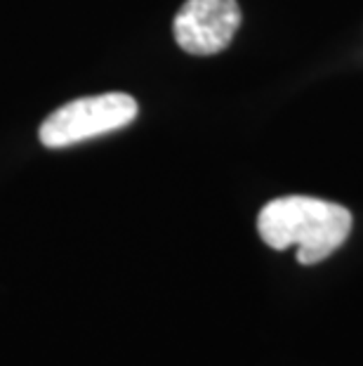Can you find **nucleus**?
<instances>
[{
    "mask_svg": "<svg viewBox=\"0 0 363 366\" xmlns=\"http://www.w3.org/2000/svg\"><path fill=\"white\" fill-rule=\"evenodd\" d=\"M257 232L274 248H297V260L316 264L344 244L352 232V213L344 206L314 197L274 199L260 210Z\"/></svg>",
    "mask_w": 363,
    "mask_h": 366,
    "instance_id": "nucleus-1",
    "label": "nucleus"
},
{
    "mask_svg": "<svg viewBox=\"0 0 363 366\" xmlns=\"http://www.w3.org/2000/svg\"><path fill=\"white\" fill-rule=\"evenodd\" d=\"M137 119V102L126 92H104L81 97L55 109L41 126V142L48 149H61L85 139L126 128Z\"/></svg>",
    "mask_w": 363,
    "mask_h": 366,
    "instance_id": "nucleus-2",
    "label": "nucleus"
},
{
    "mask_svg": "<svg viewBox=\"0 0 363 366\" xmlns=\"http://www.w3.org/2000/svg\"><path fill=\"white\" fill-rule=\"evenodd\" d=\"M241 19L236 0H187L175 17L173 34L184 52L208 57L229 48Z\"/></svg>",
    "mask_w": 363,
    "mask_h": 366,
    "instance_id": "nucleus-3",
    "label": "nucleus"
}]
</instances>
